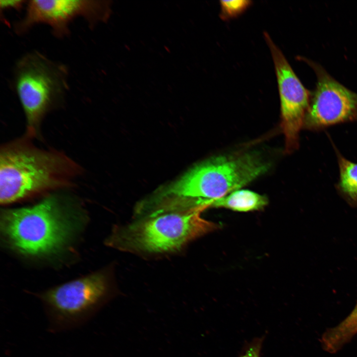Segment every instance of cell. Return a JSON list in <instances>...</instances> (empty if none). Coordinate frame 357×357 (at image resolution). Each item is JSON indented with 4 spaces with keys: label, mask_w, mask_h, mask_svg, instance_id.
Segmentation results:
<instances>
[{
    "label": "cell",
    "mask_w": 357,
    "mask_h": 357,
    "mask_svg": "<svg viewBox=\"0 0 357 357\" xmlns=\"http://www.w3.org/2000/svg\"><path fill=\"white\" fill-rule=\"evenodd\" d=\"M208 208L197 199L158 195L142 202L139 217L115 226L105 241L108 246L138 254H156L179 250L188 242L219 227L201 217Z\"/></svg>",
    "instance_id": "6da1fadb"
},
{
    "label": "cell",
    "mask_w": 357,
    "mask_h": 357,
    "mask_svg": "<svg viewBox=\"0 0 357 357\" xmlns=\"http://www.w3.org/2000/svg\"><path fill=\"white\" fill-rule=\"evenodd\" d=\"M80 215L72 198L55 193L33 206L2 211L1 232L9 245L23 254L49 255L69 242L80 228Z\"/></svg>",
    "instance_id": "7a4b0ae2"
},
{
    "label": "cell",
    "mask_w": 357,
    "mask_h": 357,
    "mask_svg": "<svg viewBox=\"0 0 357 357\" xmlns=\"http://www.w3.org/2000/svg\"><path fill=\"white\" fill-rule=\"evenodd\" d=\"M78 171V167L66 155L39 149L28 139L5 144L0 153V203L10 204L64 186Z\"/></svg>",
    "instance_id": "3957f363"
},
{
    "label": "cell",
    "mask_w": 357,
    "mask_h": 357,
    "mask_svg": "<svg viewBox=\"0 0 357 357\" xmlns=\"http://www.w3.org/2000/svg\"><path fill=\"white\" fill-rule=\"evenodd\" d=\"M269 167L254 153L215 157L192 168L160 194L218 199L248 184Z\"/></svg>",
    "instance_id": "277c9868"
},
{
    "label": "cell",
    "mask_w": 357,
    "mask_h": 357,
    "mask_svg": "<svg viewBox=\"0 0 357 357\" xmlns=\"http://www.w3.org/2000/svg\"><path fill=\"white\" fill-rule=\"evenodd\" d=\"M67 67L37 51L29 52L15 64L13 84L24 112L27 137L38 135L46 113L67 91Z\"/></svg>",
    "instance_id": "5b68a950"
},
{
    "label": "cell",
    "mask_w": 357,
    "mask_h": 357,
    "mask_svg": "<svg viewBox=\"0 0 357 357\" xmlns=\"http://www.w3.org/2000/svg\"><path fill=\"white\" fill-rule=\"evenodd\" d=\"M106 276L101 272L52 288L39 294L49 329L59 332L83 325L109 298Z\"/></svg>",
    "instance_id": "8992f818"
},
{
    "label": "cell",
    "mask_w": 357,
    "mask_h": 357,
    "mask_svg": "<svg viewBox=\"0 0 357 357\" xmlns=\"http://www.w3.org/2000/svg\"><path fill=\"white\" fill-rule=\"evenodd\" d=\"M26 6L25 16L14 24L16 33L24 34L35 25L44 23L58 38L68 35L69 24L77 17H83L91 27L104 21L110 8L107 1L83 0H31Z\"/></svg>",
    "instance_id": "52a82bcc"
},
{
    "label": "cell",
    "mask_w": 357,
    "mask_h": 357,
    "mask_svg": "<svg viewBox=\"0 0 357 357\" xmlns=\"http://www.w3.org/2000/svg\"><path fill=\"white\" fill-rule=\"evenodd\" d=\"M263 34L271 51L277 77L285 149L291 153L298 147L299 133L309 108V93L269 34L267 32Z\"/></svg>",
    "instance_id": "ba28073f"
},
{
    "label": "cell",
    "mask_w": 357,
    "mask_h": 357,
    "mask_svg": "<svg viewBox=\"0 0 357 357\" xmlns=\"http://www.w3.org/2000/svg\"><path fill=\"white\" fill-rule=\"evenodd\" d=\"M353 119H357V96L329 76H320L305 126L318 128Z\"/></svg>",
    "instance_id": "9c48e42d"
},
{
    "label": "cell",
    "mask_w": 357,
    "mask_h": 357,
    "mask_svg": "<svg viewBox=\"0 0 357 357\" xmlns=\"http://www.w3.org/2000/svg\"><path fill=\"white\" fill-rule=\"evenodd\" d=\"M208 202L210 207L238 212L260 210L268 203L265 196L246 189H238L221 198L208 200Z\"/></svg>",
    "instance_id": "30bf717a"
},
{
    "label": "cell",
    "mask_w": 357,
    "mask_h": 357,
    "mask_svg": "<svg viewBox=\"0 0 357 357\" xmlns=\"http://www.w3.org/2000/svg\"><path fill=\"white\" fill-rule=\"evenodd\" d=\"M340 170L339 187L350 200L357 202V163L338 155Z\"/></svg>",
    "instance_id": "8fae6325"
},
{
    "label": "cell",
    "mask_w": 357,
    "mask_h": 357,
    "mask_svg": "<svg viewBox=\"0 0 357 357\" xmlns=\"http://www.w3.org/2000/svg\"><path fill=\"white\" fill-rule=\"evenodd\" d=\"M249 0H220V17L227 20L238 17L244 12L251 4Z\"/></svg>",
    "instance_id": "7c38bea8"
},
{
    "label": "cell",
    "mask_w": 357,
    "mask_h": 357,
    "mask_svg": "<svg viewBox=\"0 0 357 357\" xmlns=\"http://www.w3.org/2000/svg\"><path fill=\"white\" fill-rule=\"evenodd\" d=\"M263 338H256L247 345L239 357H260Z\"/></svg>",
    "instance_id": "4fadbf2b"
},
{
    "label": "cell",
    "mask_w": 357,
    "mask_h": 357,
    "mask_svg": "<svg viewBox=\"0 0 357 357\" xmlns=\"http://www.w3.org/2000/svg\"><path fill=\"white\" fill-rule=\"evenodd\" d=\"M27 1L23 0H0V8L2 10L14 9L17 10H20L26 4Z\"/></svg>",
    "instance_id": "5bb4252c"
},
{
    "label": "cell",
    "mask_w": 357,
    "mask_h": 357,
    "mask_svg": "<svg viewBox=\"0 0 357 357\" xmlns=\"http://www.w3.org/2000/svg\"><path fill=\"white\" fill-rule=\"evenodd\" d=\"M351 313H353V314L357 313V304H356L355 308H354V309Z\"/></svg>",
    "instance_id": "9a60e30c"
}]
</instances>
